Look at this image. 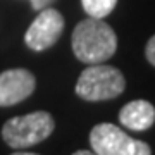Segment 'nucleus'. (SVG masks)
<instances>
[{"label": "nucleus", "instance_id": "6", "mask_svg": "<svg viewBox=\"0 0 155 155\" xmlns=\"http://www.w3.org/2000/svg\"><path fill=\"white\" fill-rule=\"evenodd\" d=\"M36 79L28 69H7L0 72V107L16 105L35 91Z\"/></svg>", "mask_w": 155, "mask_h": 155}, {"label": "nucleus", "instance_id": "9", "mask_svg": "<svg viewBox=\"0 0 155 155\" xmlns=\"http://www.w3.org/2000/svg\"><path fill=\"white\" fill-rule=\"evenodd\" d=\"M145 54H147V59L152 66H155V35L148 40L147 43V48H145Z\"/></svg>", "mask_w": 155, "mask_h": 155}, {"label": "nucleus", "instance_id": "10", "mask_svg": "<svg viewBox=\"0 0 155 155\" xmlns=\"http://www.w3.org/2000/svg\"><path fill=\"white\" fill-rule=\"evenodd\" d=\"M31 2V7H33L35 11H41L45 7H48L54 0H29Z\"/></svg>", "mask_w": 155, "mask_h": 155}, {"label": "nucleus", "instance_id": "3", "mask_svg": "<svg viewBox=\"0 0 155 155\" xmlns=\"http://www.w3.org/2000/svg\"><path fill=\"white\" fill-rule=\"evenodd\" d=\"M54 129V117L48 112L38 110L9 119L2 127V138L12 148H28L48 138Z\"/></svg>", "mask_w": 155, "mask_h": 155}, {"label": "nucleus", "instance_id": "2", "mask_svg": "<svg viewBox=\"0 0 155 155\" xmlns=\"http://www.w3.org/2000/svg\"><path fill=\"white\" fill-rule=\"evenodd\" d=\"M126 88V79L119 69L105 64H90L76 83V93L90 102L116 98Z\"/></svg>", "mask_w": 155, "mask_h": 155}, {"label": "nucleus", "instance_id": "11", "mask_svg": "<svg viewBox=\"0 0 155 155\" xmlns=\"http://www.w3.org/2000/svg\"><path fill=\"white\" fill-rule=\"evenodd\" d=\"M72 155H97L95 152H88V150H78V152H74Z\"/></svg>", "mask_w": 155, "mask_h": 155}, {"label": "nucleus", "instance_id": "7", "mask_svg": "<svg viewBox=\"0 0 155 155\" xmlns=\"http://www.w3.org/2000/svg\"><path fill=\"white\" fill-rule=\"evenodd\" d=\"M119 121L133 131H145L155 122V107L147 100H133L121 109Z\"/></svg>", "mask_w": 155, "mask_h": 155}, {"label": "nucleus", "instance_id": "5", "mask_svg": "<svg viewBox=\"0 0 155 155\" xmlns=\"http://www.w3.org/2000/svg\"><path fill=\"white\" fill-rule=\"evenodd\" d=\"M62 31H64L62 14L55 9L45 7L40 11L36 19L29 24L28 31L24 35V41L35 52H43L61 38Z\"/></svg>", "mask_w": 155, "mask_h": 155}, {"label": "nucleus", "instance_id": "12", "mask_svg": "<svg viewBox=\"0 0 155 155\" xmlns=\"http://www.w3.org/2000/svg\"><path fill=\"white\" fill-rule=\"evenodd\" d=\"M12 155H38V153H29V152H16Z\"/></svg>", "mask_w": 155, "mask_h": 155}, {"label": "nucleus", "instance_id": "4", "mask_svg": "<svg viewBox=\"0 0 155 155\" xmlns=\"http://www.w3.org/2000/svg\"><path fill=\"white\" fill-rule=\"evenodd\" d=\"M90 145L97 155H152L145 141L131 138L119 126L102 122L91 129Z\"/></svg>", "mask_w": 155, "mask_h": 155}, {"label": "nucleus", "instance_id": "1", "mask_svg": "<svg viewBox=\"0 0 155 155\" xmlns=\"http://www.w3.org/2000/svg\"><path fill=\"white\" fill-rule=\"evenodd\" d=\"M72 52L84 64H102L117 50V36L104 19L91 17L78 22L72 31Z\"/></svg>", "mask_w": 155, "mask_h": 155}, {"label": "nucleus", "instance_id": "8", "mask_svg": "<svg viewBox=\"0 0 155 155\" xmlns=\"http://www.w3.org/2000/svg\"><path fill=\"white\" fill-rule=\"evenodd\" d=\"M116 4L117 0H81L84 12L90 14L91 17H98V19H104L105 16H109L114 11Z\"/></svg>", "mask_w": 155, "mask_h": 155}]
</instances>
